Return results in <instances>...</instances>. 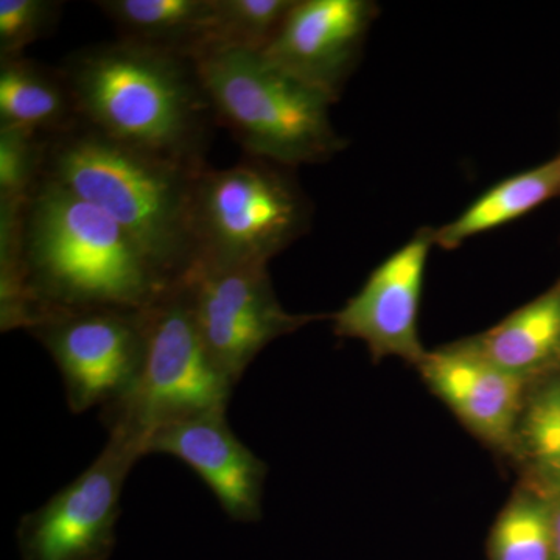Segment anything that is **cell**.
Wrapping results in <instances>:
<instances>
[{"mask_svg":"<svg viewBox=\"0 0 560 560\" xmlns=\"http://www.w3.org/2000/svg\"><path fill=\"white\" fill-rule=\"evenodd\" d=\"M145 456V445L124 431L75 480L18 525L21 560H109L116 550L125 481Z\"/></svg>","mask_w":560,"mask_h":560,"instance_id":"52a82bcc","label":"cell"},{"mask_svg":"<svg viewBox=\"0 0 560 560\" xmlns=\"http://www.w3.org/2000/svg\"><path fill=\"white\" fill-rule=\"evenodd\" d=\"M294 2L296 0H213L209 50L264 51L278 35Z\"/></svg>","mask_w":560,"mask_h":560,"instance_id":"ffe728a7","label":"cell"},{"mask_svg":"<svg viewBox=\"0 0 560 560\" xmlns=\"http://www.w3.org/2000/svg\"><path fill=\"white\" fill-rule=\"evenodd\" d=\"M559 195L560 154L490 187L455 220L434 230V245L459 248L469 238L522 219Z\"/></svg>","mask_w":560,"mask_h":560,"instance_id":"e0dca14e","label":"cell"},{"mask_svg":"<svg viewBox=\"0 0 560 560\" xmlns=\"http://www.w3.org/2000/svg\"><path fill=\"white\" fill-rule=\"evenodd\" d=\"M234 385L215 366L191 316L183 280L147 308V352L135 388L103 408L106 429L147 444L154 430L209 411H226Z\"/></svg>","mask_w":560,"mask_h":560,"instance_id":"8992f818","label":"cell"},{"mask_svg":"<svg viewBox=\"0 0 560 560\" xmlns=\"http://www.w3.org/2000/svg\"><path fill=\"white\" fill-rule=\"evenodd\" d=\"M418 368L471 433L501 451L514 447L528 377L500 370L456 345L427 353Z\"/></svg>","mask_w":560,"mask_h":560,"instance_id":"4fadbf2b","label":"cell"},{"mask_svg":"<svg viewBox=\"0 0 560 560\" xmlns=\"http://www.w3.org/2000/svg\"><path fill=\"white\" fill-rule=\"evenodd\" d=\"M550 503L552 558L560 560V492L545 493Z\"/></svg>","mask_w":560,"mask_h":560,"instance_id":"603a6c76","label":"cell"},{"mask_svg":"<svg viewBox=\"0 0 560 560\" xmlns=\"http://www.w3.org/2000/svg\"><path fill=\"white\" fill-rule=\"evenodd\" d=\"M119 39L197 60L212 44L213 0H98Z\"/></svg>","mask_w":560,"mask_h":560,"instance_id":"5bb4252c","label":"cell"},{"mask_svg":"<svg viewBox=\"0 0 560 560\" xmlns=\"http://www.w3.org/2000/svg\"><path fill=\"white\" fill-rule=\"evenodd\" d=\"M205 168L132 149L80 124L47 139L40 176L105 212L176 283L195 264L191 208Z\"/></svg>","mask_w":560,"mask_h":560,"instance_id":"3957f363","label":"cell"},{"mask_svg":"<svg viewBox=\"0 0 560 560\" xmlns=\"http://www.w3.org/2000/svg\"><path fill=\"white\" fill-rule=\"evenodd\" d=\"M47 138L0 128V205L24 206L43 175Z\"/></svg>","mask_w":560,"mask_h":560,"instance_id":"44dd1931","label":"cell"},{"mask_svg":"<svg viewBox=\"0 0 560 560\" xmlns=\"http://www.w3.org/2000/svg\"><path fill=\"white\" fill-rule=\"evenodd\" d=\"M180 280L202 345L234 386L268 345L316 319L280 305L265 265H194Z\"/></svg>","mask_w":560,"mask_h":560,"instance_id":"9c48e42d","label":"cell"},{"mask_svg":"<svg viewBox=\"0 0 560 560\" xmlns=\"http://www.w3.org/2000/svg\"><path fill=\"white\" fill-rule=\"evenodd\" d=\"M489 555L490 560H555L545 493H518L504 508L490 534Z\"/></svg>","mask_w":560,"mask_h":560,"instance_id":"d6986e66","label":"cell"},{"mask_svg":"<svg viewBox=\"0 0 560 560\" xmlns=\"http://www.w3.org/2000/svg\"><path fill=\"white\" fill-rule=\"evenodd\" d=\"M217 125L246 156L294 168L330 161L346 140L331 124L329 95L268 61L260 51L213 49L195 60Z\"/></svg>","mask_w":560,"mask_h":560,"instance_id":"277c9868","label":"cell"},{"mask_svg":"<svg viewBox=\"0 0 560 560\" xmlns=\"http://www.w3.org/2000/svg\"><path fill=\"white\" fill-rule=\"evenodd\" d=\"M378 11L371 0H296L278 35L260 54L338 101Z\"/></svg>","mask_w":560,"mask_h":560,"instance_id":"8fae6325","label":"cell"},{"mask_svg":"<svg viewBox=\"0 0 560 560\" xmlns=\"http://www.w3.org/2000/svg\"><path fill=\"white\" fill-rule=\"evenodd\" d=\"M149 455H167L186 464L231 521H260L268 467L232 431L226 411L201 412L165 423L147 440Z\"/></svg>","mask_w":560,"mask_h":560,"instance_id":"7c38bea8","label":"cell"},{"mask_svg":"<svg viewBox=\"0 0 560 560\" xmlns=\"http://www.w3.org/2000/svg\"><path fill=\"white\" fill-rule=\"evenodd\" d=\"M28 331L57 364L73 415L128 396L145 360L147 308L51 312Z\"/></svg>","mask_w":560,"mask_h":560,"instance_id":"ba28073f","label":"cell"},{"mask_svg":"<svg viewBox=\"0 0 560 560\" xmlns=\"http://www.w3.org/2000/svg\"><path fill=\"white\" fill-rule=\"evenodd\" d=\"M514 445L521 447L541 492H560V378L528 396Z\"/></svg>","mask_w":560,"mask_h":560,"instance_id":"ac0fdd59","label":"cell"},{"mask_svg":"<svg viewBox=\"0 0 560 560\" xmlns=\"http://www.w3.org/2000/svg\"><path fill=\"white\" fill-rule=\"evenodd\" d=\"M80 124L60 69L47 68L24 55L0 60V128L49 139Z\"/></svg>","mask_w":560,"mask_h":560,"instance_id":"2e32d148","label":"cell"},{"mask_svg":"<svg viewBox=\"0 0 560 560\" xmlns=\"http://www.w3.org/2000/svg\"><path fill=\"white\" fill-rule=\"evenodd\" d=\"M60 72L81 124L154 156L208 167L217 120L190 58L117 38L69 55Z\"/></svg>","mask_w":560,"mask_h":560,"instance_id":"7a4b0ae2","label":"cell"},{"mask_svg":"<svg viewBox=\"0 0 560 560\" xmlns=\"http://www.w3.org/2000/svg\"><path fill=\"white\" fill-rule=\"evenodd\" d=\"M18 268L28 330L51 312L145 311L175 285L116 221L43 176L22 210Z\"/></svg>","mask_w":560,"mask_h":560,"instance_id":"6da1fadb","label":"cell"},{"mask_svg":"<svg viewBox=\"0 0 560 560\" xmlns=\"http://www.w3.org/2000/svg\"><path fill=\"white\" fill-rule=\"evenodd\" d=\"M312 212L291 168L254 156L226 168L206 167L191 208L194 265L268 267L307 234Z\"/></svg>","mask_w":560,"mask_h":560,"instance_id":"5b68a950","label":"cell"},{"mask_svg":"<svg viewBox=\"0 0 560 560\" xmlns=\"http://www.w3.org/2000/svg\"><path fill=\"white\" fill-rule=\"evenodd\" d=\"M458 348L511 374L530 377L560 355V282Z\"/></svg>","mask_w":560,"mask_h":560,"instance_id":"9a60e30c","label":"cell"},{"mask_svg":"<svg viewBox=\"0 0 560 560\" xmlns=\"http://www.w3.org/2000/svg\"><path fill=\"white\" fill-rule=\"evenodd\" d=\"M65 3L55 0H0V60L55 31Z\"/></svg>","mask_w":560,"mask_h":560,"instance_id":"7402d4cb","label":"cell"},{"mask_svg":"<svg viewBox=\"0 0 560 560\" xmlns=\"http://www.w3.org/2000/svg\"><path fill=\"white\" fill-rule=\"evenodd\" d=\"M434 230L423 228L371 272L366 283L334 315L338 337L366 345L375 360L397 357L419 366L420 300Z\"/></svg>","mask_w":560,"mask_h":560,"instance_id":"30bf717a","label":"cell"}]
</instances>
